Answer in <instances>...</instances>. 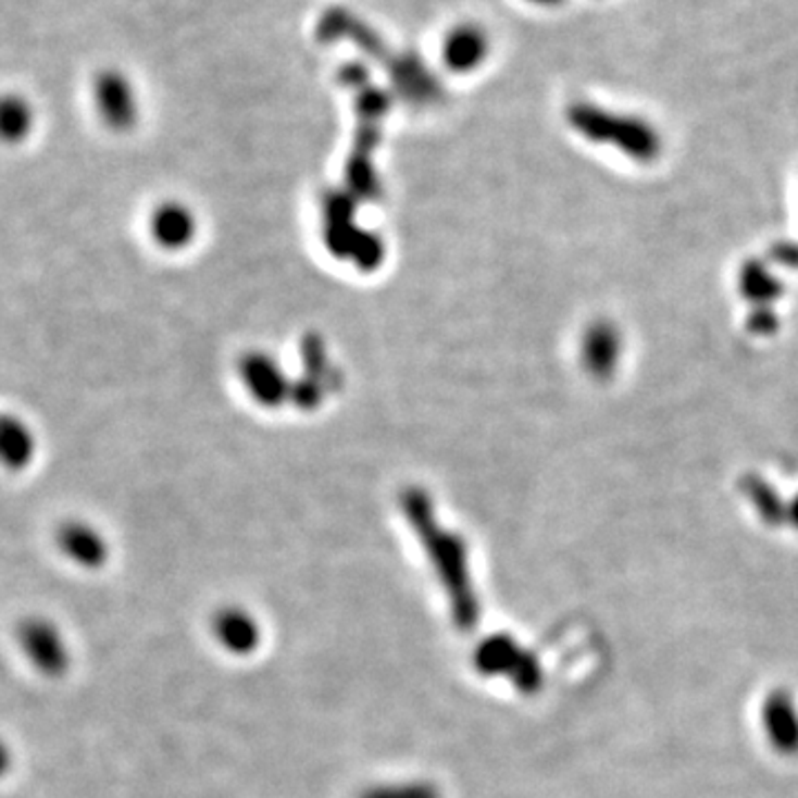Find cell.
<instances>
[{
    "instance_id": "1",
    "label": "cell",
    "mask_w": 798,
    "mask_h": 798,
    "mask_svg": "<svg viewBox=\"0 0 798 798\" xmlns=\"http://www.w3.org/2000/svg\"><path fill=\"white\" fill-rule=\"evenodd\" d=\"M93 102L100 121L113 132H127L138 123L136 89L119 70H104L96 76Z\"/></svg>"
},
{
    "instance_id": "2",
    "label": "cell",
    "mask_w": 798,
    "mask_h": 798,
    "mask_svg": "<svg viewBox=\"0 0 798 798\" xmlns=\"http://www.w3.org/2000/svg\"><path fill=\"white\" fill-rule=\"evenodd\" d=\"M490 55V36L477 23H460L441 40V59L452 74H473Z\"/></svg>"
},
{
    "instance_id": "3",
    "label": "cell",
    "mask_w": 798,
    "mask_h": 798,
    "mask_svg": "<svg viewBox=\"0 0 798 798\" xmlns=\"http://www.w3.org/2000/svg\"><path fill=\"white\" fill-rule=\"evenodd\" d=\"M149 234L160 249L180 251L196 240L198 220L183 202H162L149 217Z\"/></svg>"
},
{
    "instance_id": "4",
    "label": "cell",
    "mask_w": 798,
    "mask_h": 798,
    "mask_svg": "<svg viewBox=\"0 0 798 798\" xmlns=\"http://www.w3.org/2000/svg\"><path fill=\"white\" fill-rule=\"evenodd\" d=\"M763 721L765 732L776 752L781 755L798 752V712L785 693L776 690L765 699Z\"/></svg>"
},
{
    "instance_id": "5",
    "label": "cell",
    "mask_w": 798,
    "mask_h": 798,
    "mask_svg": "<svg viewBox=\"0 0 798 798\" xmlns=\"http://www.w3.org/2000/svg\"><path fill=\"white\" fill-rule=\"evenodd\" d=\"M23 648L42 672L55 674L67 665L65 646L59 633L45 621H29L23 625Z\"/></svg>"
},
{
    "instance_id": "6",
    "label": "cell",
    "mask_w": 798,
    "mask_h": 798,
    "mask_svg": "<svg viewBox=\"0 0 798 798\" xmlns=\"http://www.w3.org/2000/svg\"><path fill=\"white\" fill-rule=\"evenodd\" d=\"M34 454L32 431L12 415H0V466L23 469Z\"/></svg>"
},
{
    "instance_id": "7",
    "label": "cell",
    "mask_w": 798,
    "mask_h": 798,
    "mask_svg": "<svg viewBox=\"0 0 798 798\" xmlns=\"http://www.w3.org/2000/svg\"><path fill=\"white\" fill-rule=\"evenodd\" d=\"M59 544L65 550V554H70L78 563L96 565L104 559L102 537L85 524H76V522L67 524L59 535Z\"/></svg>"
},
{
    "instance_id": "8",
    "label": "cell",
    "mask_w": 798,
    "mask_h": 798,
    "mask_svg": "<svg viewBox=\"0 0 798 798\" xmlns=\"http://www.w3.org/2000/svg\"><path fill=\"white\" fill-rule=\"evenodd\" d=\"M34 127V109L23 96H0V140L21 142Z\"/></svg>"
},
{
    "instance_id": "9",
    "label": "cell",
    "mask_w": 798,
    "mask_h": 798,
    "mask_svg": "<svg viewBox=\"0 0 798 798\" xmlns=\"http://www.w3.org/2000/svg\"><path fill=\"white\" fill-rule=\"evenodd\" d=\"M526 3L535 5V8H546V10H554V8H561L565 0H526Z\"/></svg>"
},
{
    "instance_id": "10",
    "label": "cell",
    "mask_w": 798,
    "mask_h": 798,
    "mask_svg": "<svg viewBox=\"0 0 798 798\" xmlns=\"http://www.w3.org/2000/svg\"><path fill=\"white\" fill-rule=\"evenodd\" d=\"M8 768H10V752L3 744H0V774H5Z\"/></svg>"
}]
</instances>
